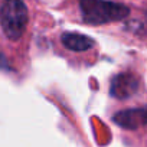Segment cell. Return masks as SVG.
I'll return each mask as SVG.
<instances>
[{"label": "cell", "mask_w": 147, "mask_h": 147, "mask_svg": "<svg viewBox=\"0 0 147 147\" xmlns=\"http://www.w3.org/2000/svg\"><path fill=\"white\" fill-rule=\"evenodd\" d=\"M61 40H62V45L69 49V51H74V52H84V51H88L91 49L95 42L87 36V35H81V33H75V32H66L61 36Z\"/></svg>", "instance_id": "obj_5"}, {"label": "cell", "mask_w": 147, "mask_h": 147, "mask_svg": "<svg viewBox=\"0 0 147 147\" xmlns=\"http://www.w3.org/2000/svg\"><path fill=\"white\" fill-rule=\"evenodd\" d=\"M144 114H146V121H147V107H144Z\"/></svg>", "instance_id": "obj_6"}, {"label": "cell", "mask_w": 147, "mask_h": 147, "mask_svg": "<svg viewBox=\"0 0 147 147\" xmlns=\"http://www.w3.org/2000/svg\"><path fill=\"white\" fill-rule=\"evenodd\" d=\"M138 90V80L130 72H123L115 75L111 81V88L110 94L115 98L124 100L136 94Z\"/></svg>", "instance_id": "obj_3"}, {"label": "cell", "mask_w": 147, "mask_h": 147, "mask_svg": "<svg viewBox=\"0 0 147 147\" xmlns=\"http://www.w3.org/2000/svg\"><path fill=\"white\" fill-rule=\"evenodd\" d=\"M80 10L82 20L94 26L123 20L130 15V9L125 5L110 0H81Z\"/></svg>", "instance_id": "obj_1"}, {"label": "cell", "mask_w": 147, "mask_h": 147, "mask_svg": "<svg viewBox=\"0 0 147 147\" xmlns=\"http://www.w3.org/2000/svg\"><path fill=\"white\" fill-rule=\"evenodd\" d=\"M114 123H117L123 128H130L134 130L140 127L141 124H146V114L144 108H131V110H124L120 111L114 115Z\"/></svg>", "instance_id": "obj_4"}, {"label": "cell", "mask_w": 147, "mask_h": 147, "mask_svg": "<svg viewBox=\"0 0 147 147\" xmlns=\"http://www.w3.org/2000/svg\"><path fill=\"white\" fill-rule=\"evenodd\" d=\"M28 20V7L23 0H3L0 22L7 39L19 40L26 30Z\"/></svg>", "instance_id": "obj_2"}]
</instances>
